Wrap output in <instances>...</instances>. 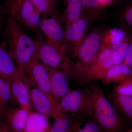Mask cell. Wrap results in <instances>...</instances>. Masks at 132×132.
Masks as SVG:
<instances>
[{
  "mask_svg": "<svg viewBox=\"0 0 132 132\" xmlns=\"http://www.w3.org/2000/svg\"><path fill=\"white\" fill-rule=\"evenodd\" d=\"M86 90V115L99 126L102 132H121L126 130V122L117 112L100 87L93 84Z\"/></svg>",
  "mask_w": 132,
  "mask_h": 132,
  "instance_id": "cell-1",
  "label": "cell"
},
{
  "mask_svg": "<svg viewBox=\"0 0 132 132\" xmlns=\"http://www.w3.org/2000/svg\"><path fill=\"white\" fill-rule=\"evenodd\" d=\"M3 45L7 50L17 69L22 70L37 55L36 41L27 35L11 16L7 20Z\"/></svg>",
  "mask_w": 132,
  "mask_h": 132,
  "instance_id": "cell-2",
  "label": "cell"
},
{
  "mask_svg": "<svg viewBox=\"0 0 132 132\" xmlns=\"http://www.w3.org/2000/svg\"><path fill=\"white\" fill-rule=\"evenodd\" d=\"M102 34L94 30L87 35L79 47L73 52L77 58L74 63L73 73L76 78L84 80L86 70L96 59L101 48Z\"/></svg>",
  "mask_w": 132,
  "mask_h": 132,
  "instance_id": "cell-3",
  "label": "cell"
},
{
  "mask_svg": "<svg viewBox=\"0 0 132 132\" xmlns=\"http://www.w3.org/2000/svg\"><path fill=\"white\" fill-rule=\"evenodd\" d=\"M37 56L46 67L62 69L70 73L73 62L62 49L45 40L36 41Z\"/></svg>",
  "mask_w": 132,
  "mask_h": 132,
  "instance_id": "cell-4",
  "label": "cell"
},
{
  "mask_svg": "<svg viewBox=\"0 0 132 132\" xmlns=\"http://www.w3.org/2000/svg\"><path fill=\"white\" fill-rule=\"evenodd\" d=\"M10 16L20 28L39 33L41 13L31 0L16 1L9 4Z\"/></svg>",
  "mask_w": 132,
  "mask_h": 132,
  "instance_id": "cell-5",
  "label": "cell"
},
{
  "mask_svg": "<svg viewBox=\"0 0 132 132\" xmlns=\"http://www.w3.org/2000/svg\"><path fill=\"white\" fill-rule=\"evenodd\" d=\"M32 108L36 112L49 118L55 119L63 114L59 101L54 97L43 92L31 83L26 76Z\"/></svg>",
  "mask_w": 132,
  "mask_h": 132,
  "instance_id": "cell-6",
  "label": "cell"
},
{
  "mask_svg": "<svg viewBox=\"0 0 132 132\" xmlns=\"http://www.w3.org/2000/svg\"><path fill=\"white\" fill-rule=\"evenodd\" d=\"M63 23H65L64 19H61L58 12L42 15L40 32H42L45 36L46 40L60 48L67 50Z\"/></svg>",
  "mask_w": 132,
  "mask_h": 132,
  "instance_id": "cell-7",
  "label": "cell"
},
{
  "mask_svg": "<svg viewBox=\"0 0 132 132\" xmlns=\"http://www.w3.org/2000/svg\"><path fill=\"white\" fill-rule=\"evenodd\" d=\"M20 71L23 72L33 85L43 92L53 96L48 71L46 67L40 60L37 55L23 70Z\"/></svg>",
  "mask_w": 132,
  "mask_h": 132,
  "instance_id": "cell-8",
  "label": "cell"
},
{
  "mask_svg": "<svg viewBox=\"0 0 132 132\" xmlns=\"http://www.w3.org/2000/svg\"><path fill=\"white\" fill-rule=\"evenodd\" d=\"M114 65L111 47H102L94 61L85 71L84 80H102L108 70Z\"/></svg>",
  "mask_w": 132,
  "mask_h": 132,
  "instance_id": "cell-9",
  "label": "cell"
},
{
  "mask_svg": "<svg viewBox=\"0 0 132 132\" xmlns=\"http://www.w3.org/2000/svg\"><path fill=\"white\" fill-rule=\"evenodd\" d=\"M94 17L88 13L82 14L76 21L65 26V38L66 47L70 46L73 52L81 45L86 36L88 27Z\"/></svg>",
  "mask_w": 132,
  "mask_h": 132,
  "instance_id": "cell-10",
  "label": "cell"
},
{
  "mask_svg": "<svg viewBox=\"0 0 132 132\" xmlns=\"http://www.w3.org/2000/svg\"><path fill=\"white\" fill-rule=\"evenodd\" d=\"M87 93L84 90L70 89L59 101L62 113L70 116V114L82 116L86 114Z\"/></svg>",
  "mask_w": 132,
  "mask_h": 132,
  "instance_id": "cell-11",
  "label": "cell"
},
{
  "mask_svg": "<svg viewBox=\"0 0 132 132\" xmlns=\"http://www.w3.org/2000/svg\"><path fill=\"white\" fill-rule=\"evenodd\" d=\"M12 99L19 106L32 110L28 85L22 71L18 69L10 85Z\"/></svg>",
  "mask_w": 132,
  "mask_h": 132,
  "instance_id": "cell-12",
  "label": "cell"
},
{
  "mask_svg": "<svg viewBox=\"0 0 132 132\" xmlns=\"http://www.w3.org/2000/svg\"><path fill=\"white\" fill-rule=\"evenodd\" d=\"M46 68L49 75L52 94L59 101L71 89L69 86L70 73L62 69Z\"/></svg>",
  "mask_w": 132,
  "mask_h": 132,
  "instance_id": "cell-13",
  "label": "cell"
},
{
  "mask_svg": "<svg viewBox=\"0 0 132 132\" xmlns=\"http://www.w3.org/2000/svg\"><path fill=\"white\" fill-rule=\"evenodd\" d=\"M31 111L20 106L9 107L4 121L13 132H23Z\"/></svg>",
  "mask_w": 132,
  "mask_h": 132,
  "instance_id": "cell-14",
  "label": "cell"
},
{
  "mask_svg": "<svg viewBox=\"0 0 132 132\" xmlns=\"http://www.w3.org/2000/svg\"><path fill=\"white\" fill-rule=\"evenodd\" d=\"M106 97L119 114L132 124V96L116 94L112 92Z\"/></svg>",
  "mask_w": 132,
  "mask_h": 132,
  "instance_id": "cell-15",
  "label": "cell"
},
{
  "mask_svg": "<svg viewBox=\"0 0 132 132\" xmlns=\"http://www.w3.org/2000/svg\"><path fill=\"white\" fill-rule=\"evenodd\" d=\"M17 71L7 50L3 45H0V78L10 85Z\"/></svg>",
  "mask_w": 132,
  "mask_h": 132,
  "instance_id": "cell-16",
  "label": "cell"
},
{
  "mask_svg": "<svg viewBox=\"0 0 132 132\" xmlns=\"http://www.w3.org/2000/svg\"><path fill=\"white\" fill-rule=\"evenodd\" d=\"M48 117L31 111L23 132H50L51 126Z\"/></svg>",
  "mask_w": 132,
  "mask_h": 132,
  "instance_id": "cell-17",
  "label": "cell"
},
{
  "mask_svg": "<svg viewBox=\"0 0 132 132\" xmlns=\"http://www.w3.org/2000/svg\"><path fill=\"white\" fill-rule=\"evenodd\" d=\"M132 73V69L126 64L121 63L114 65L108 70L101 81L105 84L113 82L118 83L130 76Z\"/></svg>",
  "mask_w": 132,
  "mask_h": 132,
  "instance_id": "cell-18",
  "label": "cell"
},
{
  "mask_svg": "<svg viewBox=\"0 0 132 132\" xmlns=\"http://www.w3.org/2000/svg\"><path fill=\"white\" fill-rule=\"evenodd\" d=\"M64 19L65 26L80 19L83 9L81 0H66Z\"/></svg>",
  "mask_w": 132,
  "mask_h": 132,
  "instance_id": "cell-19",
  "label": "cell"
},
{
  "mask_svg": "<svg viewBox=\"0 0 132 132\" xmlns=\"http://www.w3.org/2000/svg\"><path fill=\"white\" fill-rule=\"evenodd\" d=\"M127 39L126 34L122 29L119 28L110 29L102 34L101 47H111L124 42Z\"/></svg>",
  "mask_w": 132,
  "mask_h": 132,
  "instance_id": "cell-20",
  "label": "cell"
},
{
  "mask_svg": "<svg viewBox=\"0 0 132 132\" xmlns=\"http://www.w3.org/2000/svg\"><path fill=\"white\" fill-rule=\"evenodd\" d=\"M11 99L10 85L0 78V120H4Z\"/></svg>",
  "mask_w": 132,
  "mask_h": 132,
  "instance_id": "cell-21",
  "label": "cell"
},
{
  "mask_svg": "<svg viewBox=\"0 0 132 132\" xmlns=\"http://www.w3.org/2000/svg\"><path fill=\"white\" fill-rule=\"evenodd\" d=\"M70 132H102L99 126L88 116V118L82 117L75 121Z\"/></svg>",
  "mask_w": 132,
  "mask_h": 132,
  "instance_id": "cell-22",
  "label": "cell"
},
{
  "mask_svg": "<svg viewBox=\"0 0 132 132\" xmlns=\"http://www.w3.org/2000/svg\"><path fill=\"white\" fill-rule=\"evenodd\" d=\"M54 120L50 132H70L75 121H73L70 116L64 114L60 116Z\"/></svg>",
  "mask_w": 132,
  "mask_h": 132,
  "instance_id": "cell-23",
  "label": "cell"
},
{
  "mask_svg": "<svg viewBox=\"0 0 132 132\" xmlns=\"http://www.w3.org/2000/svg\"><path fill=\"white\" fill-rule=\"evenodd\" d=\"M42 15L58 13V0H31Z\"/></svg>",
  "mask_w": 132,
  "mask_h": 132,
  "instance_id": "cell-24",
  "label": "cell"
},
{
  "mask_svg": "<svg viewBox=\"0 0 132 132\" xmlns=\"http://www.w3.org/2000/svg\"><path fill=\"white\" fill-rule=\"evenodd\" d=\"M130 43L127 39L124 42L111 47L115 65L123 63L127 54Z\"/></svg>",
  "mask_w": 132,
  "mask_h": 132,
  "instance_id": "cell-25",
  "label": "cell"
},
{
  "mask_svg": "<svg viewBox=\"0 0 132 132\" xmlns=\"http://www.w3.org/2000/svg\"><path fill=\"white\" fill-rule=\"evenodd\" d=\"M112 92L116 94L132 96V73L130 76L115 85Z\"/></svg>",
  "mask_w": 132,
  "mask_h": 132,
  "instance_id": "cell-26",
  "label": "cell"
},
{
  "mask_svg": "<svg viewBox=\"0 0 132 132\" xmlns=\"http://www.w3.org/2000/svg\"><path fill=\"white\" fill-rule=\"evenodd\" d=\"M83 9L95 19L97 18L100 6L98 0H81Z\"/></svg>",
  "mask_w": 132,
  "mask_h": 132,
  "instance_id": "cell-27",
  "label": "cell"
},
{
  "mask_svg": "<svg viewBox=\"0 0 132 132\" xmlns=\"http://www.w3.org/2000/svg\"><path fill=\"white\" fill-rule=\"evenodd\" d=\"M123 63L127 65L132 69V41L130 42L127 54Z\"/></svg>",
  "mask_w": 132,
  "mask_h": 132,
  "instance_id": "cell-28",
  "label": "cell"
},
{
  "mask_svg": "<svg viewBox=\"0 0 132 132\" xmlns=\"http://www.w3.org/2000/svg\"><path fill=\"white\" fill-rule=\"evenodd\" d=\"M124 18L127 25L132 29V5L125 13Z\"/></svg>",
  "mask_w": 132,
  "mask_h": 132,
  "instance_id": "cell-29",
  "label": "cell"
},
{
  "mask_svg": "<svg viewBox=\"0 0 132 132\" xmlns=\"http://www.w3.org/2000/svg\"><path fill=\"white\" fill-rule=\"evenodd\" d=\"M0 132H13L10 129L4 120H0Z\"/></svg>",
  "mask_w": 132,
  "mask_h": 132,
  "instance_id": "cell-30",
  "label": "cell"
},
{
  "mask_svg": "<svg viewBox=\"0 0 132 132\" xmlns=\"http://www.w3.org/2000/svg\"><path fill=\"white\" fill-rule=\"evenodd\" d=\"M113 0H98L100 6H105L112 2Z\"/></svg>",
  "mask_w": 132,
  "mask_h": 132,
  "instance_id": "cell-31",
  "label": "cell"
},
{
  "mask_svg": "<svg viewBox=\"0 0 132 132\" xmlns=\"http://www.w3.org/2000/svg\"><path fill=\"white\" fill-rule=\"evenodd\" d=\"M3 21V20L2 15L1 11H0V28L2 25Z\"/></svg>",
  "mask_w": 132,
  "mask_h": 132,
  "instance_id": "cell-32",
  "label": "cell"
},
{
  "mask_svg": "<svg viewBox=\"0 0 132 132\" xmlns=\"http://www.w3.org/2000/svg\"><path fill=\"white\" fill-rule=\"evenodd\" d=\"M121 132H132V127L128 129H126Z\"/></svg>",
  "mask_w": 132,
  "mask_h": 132,
  "instance_id": "cell-33",
  "label": "cell"
},
{
  "mask_svg": "<svg viewBox=\"0 0 132 132\" xmlns=\"http://www.w3.org/2000/svg\"><path fill=\"white\" fill-rule=\"evenodd\" d=\"M14 1H15V0H9V3L10 2H13Z\"/></svg>",
  "mask_w": 132,
  "mask_h": 132,
  "instance_id": "cell-34",
  "label": "cell"
},
{
  "mask_svg": "<svg viewBox=\"0 0 132 132\" xmlns=\"http://www.w3.org/2000/svg\"><path fill=\"white\" fill-rule=\"evenodd\" d=\"M20 1V0H15V1Z\"/></svg>",
  "mask_w": 132,
  "mask_h": 132,
  "instance_id": "cell-35",
  "label": "cell"
}]
</instances>
